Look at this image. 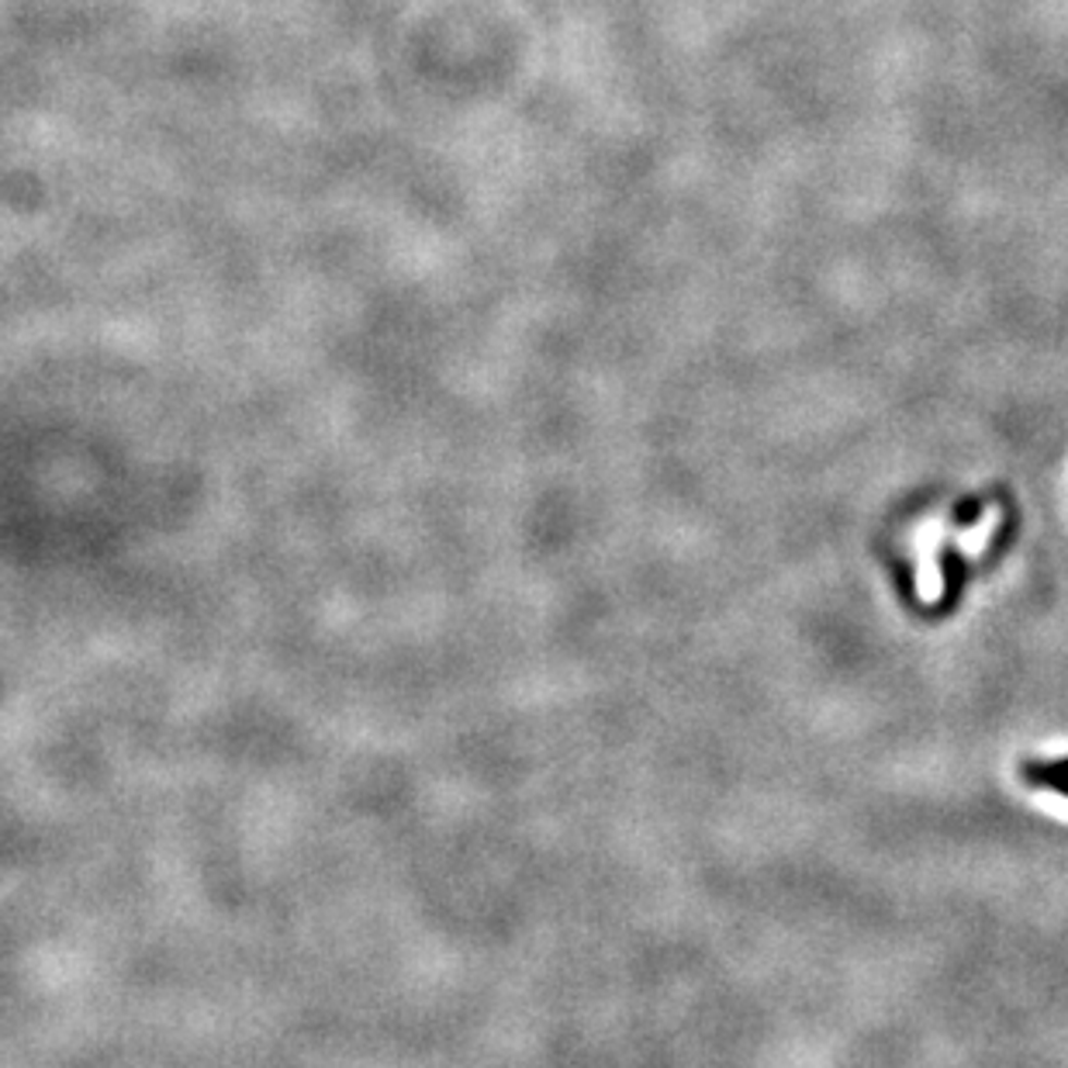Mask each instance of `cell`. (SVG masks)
<instances>
[{"label": "cell", "mask_w": 1068, "mask_h": 1068, "mask_svg": "<svg viewBox=\"0 0 1068 1068\" xmlns=\"http://www.w3.org/2000/svg\"><path fill=\"white\" fill-rule=\"evenodd\" d=\"M940 578H944V595H940V612H955L958 606V598L964 592V584H969V563H964V557L958 550H944L940 554Z\"/></svg>", "instance_id": "1"}, {"label": "cell", "mask_w": 1068, "mask_h": 1068, "mask_svg": "<svg viewBox=\"0 0 1068 1068\" xmlns=\"http://www.w3.org/2000/svg\"><path fill=\"white\" fill-rule=\"evenodd\" d=\"M1023 775H1027V781L1041 785V789H1052V792L1068 796V757H1058V761H1031V764H1023Z\"/></svg>", "instance_id": "2"}]
</instances>
